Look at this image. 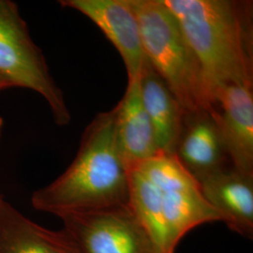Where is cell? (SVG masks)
Returning a JSON list of instances; mask_svg holds the SVG:
<instances>
[{"instance_id": "15", "label": "cell", "mask_w": 253, "mask_h": 253, "mask_svg": "<svg viewBox=\"0 0 253 253\" xmlns=\"http://www.w3.org/2000/svg\"><path fill=\"white\" fill-rule=\"evenodd\" d=\"M12 87H14L12 83L9 81L8 78H6L2 74H0V92L9 89V88H12Z\"/></svg>"}, {"instance_id": "11", "label": "cell", "mask_w": 253, "mask_h": 253, "mask_svg": "<svg viewBox=\"0 0 253 253\" xmlns=\"http://www.w3.org/2000/svg\"><path fill=\"white\" fill-rule=\"evenodd\" d=\"M174 156L198 182L226 168V151L208 112L187 115Z\"/></svg>"}, {"instance_id": "8", "label": "cell", "mask_w": 253, "mask_h": 253, "mask_svg": "<svg viewBox=\"0 0 253 253\" xmlns=\"http://www.w3.org/2000/svg\"><path fill=\"white\" fill-rule=\"evenodd\" d=\"M97 25L117 48L127 73V83L140 78L145 61L139 23L127 0H61Z\"/></svg>"}, {"instance_id": "1", "label": "cell", "mask_w": 253, "mask_h": 253, "mask_svg": "<svg viewBox=\"0 0 253 253\" xmlns=\"http://www.w3.org/2000/svg\"><path fill=\"white\" fill-rule=\"evenodd\" d=\"M196 56L207 111L225 85L253 86V2L163 0Z\"/></svg>"}, {"instance_id": "2", "label": "cell", "mask_w": 253, "mask_h": 253, "mask_svg": "<svg viewBox=\"0 0 253 253\" xmlns=\"http://www.w3.org/2000/svg\"><path fill=\"white\" fill-rule=\"evenodd\" d=\"M129 170L118 150L114 109L98 114L82 135L73 163L31 196L34 209L60 217L128 205Z\"/></svg>"}, {"instance_id": "4", "label": "cell", "mask_w": 253, "mask_h": 253, "mask_svg": "<svg viewBox=\"0 0 253 253\" xmlns=\"http://www.w3.org/2000/svg\"><path fill=\"white\" fill-rule=\"evenodd\" d=\"M0 74L14 87L40 94L57 126L71 123L72 115L63 92L52 77L44 54L30 36L18 5L10 0H0Z\"/></svg>"}, {"instance_id": "16", "label": "cell", "mask_w": 253, "mask_h": 253, "mask_svg": "<svg viewBox=\"0 0 253 253\" xmlns=\"http://www.w3.org/2000/svg\"><path fill=\"white\" fill-rule=\"evenodd\" d=\"M3 128H4V119L0 117V143L3 134Z\"/></svg>"}, {"instance_id": "13", "label": "cell", "mask_w": 253, "mask_h": 253, "mask_svg": "<svg viewBox=\"0 0 253 253\" xmlns=\"http://www.w3.org/2000/svg\"><path fill=\"white\" fill-rule=\"evenodd\" d=\"M140 88L160 152L174 155L188 113L146 57L140 75Z\"/></svg>"}, {"instance_id": "3", "label": "cell", "mask_w": 253, "mask_h": 253, "mask_svg": "<svg viewBox=\"0 0 253 253\" xmlns=\"http://www.w3.org/2000/svg\"><path fill=\"white\" fill-rule=\"evenodd\" d=\"M139 23L145 57L188 114L207 111L199 64L163 0H127ZM208 112V111H207Z\"/></svg>"}, {"instance_id": "10", "label": "cell", "mask_w": 253, "mask_h": 253, "mask_svg": "<svg viewBox=\"0 0 253 253\" xmlns=\"http://www.w3.org/2000/svg\"><path fill=\"white\" fill-rule=\"evenodd\" d=\"M113 109L117 145L128 170L162 154L142 100L140 78L127 83L123 98Z\"/></svg>"}, {"instance_id": "7", "label": "cell", "mask_w": 253, "mask_h": 253, "mask_svg": "<svg viewBox=\"0 0 253 253\" xmlns=\"http://www.w3.org/2000/svg\"><path fill=\"white\" fill-rule=\"evenodd\" d=\"M234 168L253 175V93L243 85L218 88L208 111Z\"/></svg>"}, {"instance_id": "12", "label": "cell", "mask_w": 253, "mask_h": 253, "mask_svg": "<svg viewBox=\"0 0 253 253\" xmlns=\"http://www.w3.org/2000/svg\"><path fill=\"white\" fill-rule=\"evenodd\" d=\"M0 253H84L64 229L29 219L0 194Z\"/></svg>"}, {"instance_id": "6", "label": "cell", "mask_w": 253, "mask_h": 253, "mask_svg": "<svg viewBox=\"0 0 253 253\" xmlns=\"http://www.w3.org/2000/svg\"><path fill=\"white\" fill-rule=\"evenodd\" d=\"M58 217L84 253H160L128 205Z\"/></svg>"}, {"instance_id": "5", "label": "cell", "mask_w": 253, "mask_h": 253, "mask_svg": "<svg viewBox=\"0 0 253 253\" xmlns=\"http://www.w3.org/2000/svg\"><path fill=\"white\" fill-rule=\"evenodd\" d=\"M132 168L138 169L159 190L163 214L175 247L195 227L222 221L219 213L205 198L199 182L174 155L159 154Z\"/></svg>"}, {"instance_id": "14", "label": "cell", "mask_w": 253, "mask_h": 253, "mask_svg": "<svg viewBox=\"0 0 253 253\" xmlns=\"http://www.w3.org/2000/svg\"><path fill=\"white\" fill-rule=\"evenodd\" d=\"M128 206L160 253H174L159 190L136 168L129 169Z\"/></svg>"}, {"instance_id": "9", "label": "cell", "mask_w": 253, "mask_h": 253, "mask_svg": "<svg viewBox=\"0 0 253 253\" xmlns=\"http://www.w3.org/2000/svg\"><path fill=\"white\" fill-rule=\"evenodd\" d=\"M206 200L232 231L253 236V175L224 168L199 182Z\"/></svg>"}]
</instances>
